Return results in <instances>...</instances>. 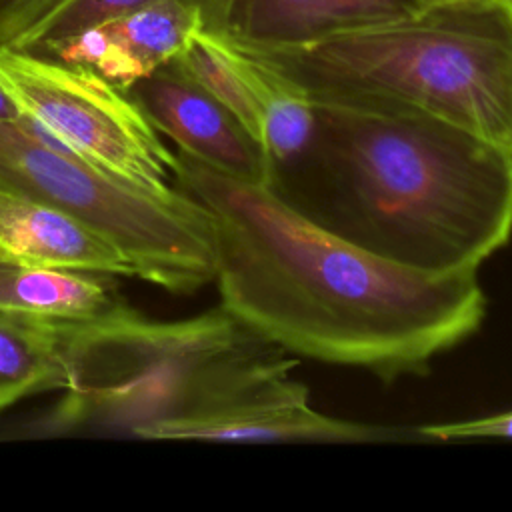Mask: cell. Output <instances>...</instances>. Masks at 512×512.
I'll use <instances>...</instances> for the list:
<instances>
[{
    "label": "cell",
    "mask_w": 512,
    "mask_h": 512,
    "mask_svg": "<svg viewBox=\"0 0 512 512\" xmlns=\"http://www.w3.org/2000/svg\"><path fill=\"white\" fill-rule=\"evenodd\" d=\"M174 184L212 216L220 306L286 354L396 382L424 376L484 322L478 270L442 274L386 260L270 186L180 150Z\"/></svg>",
    "instance_id": "cell-1"
},
{
    "label": "cell",
    "mask_w": 512,
    "mask_h": 512,
    "mask_svg": "<svg viewBox=\"0 0 512 512\" xmlns=\"http://www.w3.org/2000/svg\"><path fill=\"white\" fill-rule=\"evenodd\" d=\"M272 190L350 242L426 272L478 270L512 236V152L456 124L312 102Z\"/></svg>",
    "instance_id": "cell-2"
},
{
    "label": "cell",
    "mask_w": 512,
    "mask_h": 512,
    "mask_svg": "<svg viewBox=\"0 0 512 512\" xmlns=\"http://www.w3.org/2000/svg\"><path fill=\"white\" fill-rule=\"evenodd\" d=\"M242 52L310 102L430 116L512 152V0H434L318 44Z\"/></svg>",
    "instance_id": "cell-3"
},
{
    "label": "cell",
    "mask_w": 512,
    "mask_h": 512,
    "mask_svg": "<svg viewBox=\"0 0 512 512\" xmlns=\"http://www.w3.org/2000/svg\"><path fill=\"white\" fill-rule=\"evenodd\" d=\"M70 382L52 422L58 428L142 426L212 410L296 364L224 306L162 322L136 310L66 324Z\"/></svg>",
    "instance_id": "cell-4"
},
{
    "label": "cell",
    "mask_w": 512,
    "mask_h": 512,
    "mask_svg": "<svg viewBox=\"0 0 512 512\" xmlns=\"http://www.w3.org/2000/svg\"><path fill=\"white\" fill-rule=\"evenodd\" d=\"M18 118L0 122L2 188L68 212L116 246L140 280L174 294L214 282V222L196 198L176 184L146 186L54 148Z\"/></svg>",
    "instance_id": "cell-5"
},
{
    "label": "cell",
    "mask_w": 512,
    "mask_h": 512,
    "mask_svg": "<svg viewBox=\"0 0 512 512\" xmlns=\"http://www.w3.org/2000/svg\"><path fill=\"white\" fill-rule=\"evenodd\" d=\"M0 84L42 142L146 186L174 184V152L132 98L94 70L0 46Z\"/></svg>",
    "instance_id": "cell-6"
},
{
    "label": "cell",
    "mask_w": 512,
    "mask_h": 512,
    "mask_svg": "<svg viewBox=\"0 0 512 512\" xmlns=\"http://www.w3.org/2000/svg\"><path fill=\"white\" fill-rule=\"evenodd\" d=\"M308 388L290 372L200 414L156 420L136 436L248 444H420V428L384 426L328 416L310 404Z\"/></svg>",
    "instance_id": "cell-7"
},
{
    "label": "cell",
    "mask_w": 512,
    "mask_h": 512,
    "mask_svg": "<svg viewBox=\"0 0 512 512\" xmlns=\"http://www.w3.org/2000/svg\"><path fill=\"white\" fill-rule=\"evenodd\" d=\"M260 142L276 172L292 166L310 146L314 106L292 84L208 32H198L176 58Z\"/></svg>",
    "instance_id": "cell-8"
},
{
    "label": "cell",
    "mask_w": 512,
    "mask_h": 512,
    "mask_svg": "<svg viewBox=\"0 0 512 512\" xmlns=\"http://www.w3.org/2000/svg\"><path fill=\"white\" fill-rule=\"evenodd\" d=\"M126 94L150 126L186 156L220 174L272 186L274 166L260 142L176 62L140 78Z\"/></svg>",
    "instance_id": "cell-9"
},
{
    "label": "cell",
    "mask_w": 512,
    "mask_h": 512,
    "mask_svg": "<svg viewBox=\"0 0 512 512\" xmlns=\"http://www.w3.org/2000/svg\"><path fill=\"white\" fill-rule=\"evenodd\" d=\"M434 0H226L212 36L240 50H278L384 26Z\"/></svg>",
    "instance_id": "cell-10"
},
{
    "label": "cell",
    "mask_w": 512,
    "mask_h": 512,
    "mask_svg": "<svg viewBox=\"0 0 512 512\" xmlns=\"http://www.w3.org/2000/svg\"><path fill=\"white\" fill-rule=\"evenodd\" d=\"M0 258L42 270L134 276L128 258L68 212L0 186Z\"/></svg>",
    "instance_id": "cell-11"
},
{
    "label": "cell",
    "mask_w": 512,
    "mask_h": 512,
    "mask_svg": "<svg viewBox=\"0 0 512 512\" xmlns=\"http://www.w3.org/2000/svg\"><path fill=\"white\" fill-rule=\"evenodd\" d=\"M112 276L28 268L0 258V314L50 324H86L126 312Z\"/></svg>",
    "instance_id": "cell-12"
},
{
    "label": "cell",
    "mask_w": 512,
    "mask_h": 512,
    "mask_svg": "<svg viewBox=\"0 0 512 512\" xmlns=\"http://www.w3.org/2000/svg\"><path fill=\"white\" fill-rule=\"evenodd\" d=\"M64 326L0 314V412L28 396L68 388Z\"/></svg>",
    "instance_id": "cell-13"
},
{
    "label": "cell",
    "mask_w": 512,
    "mask_h": 512,
    "mask_svg": "<svg viewBox=\"0 0 512 512\" xmlns=\"http://www.w3.org/2000/svg\"><path fill=\"white\" fill-rule=\"evenodd\" d=\"M102 24L144 78L176 60L202 32L204 18L192 0H152Z\"/></svg>",
    "instance_id": "cell-14"
},
{
    "label": "cell",
    "mask_w": 512,
    "mask_h": 512,
    "mask_svg": "<svg viewBox=\"0 0 512 512\" xmlns=\"http://www.w3.org/2000/svg\"><path fill=\"white\" fill-rule=\"evenodd\" d=\"M152 0H62L54 10L42 16L34 26H30L20 38L10 46L38 56H48L58 44L76 32L114 20L138 6ZM200 6L204 28L202 32H212L224 10L226 0H192Z\"/></svg>",
    "instance_id": "cell-15"
},
{
    "label": "cell",
    "mask_w": 512,
    "mask_h": 512,
    "mask_svg": "<svg viewBox=\"0 0 512 512\" xmlns=\"http://www.w3.org/2000/svg\"><path fill=\"white\" fill-rule=\"evenodd\" d=\"M424 436L432 442H450V440H478V438H512V410L482 416L462 422H444V424H424L418 426Z\"/></svg>",
    "instance_id": "cell-16"
},
{
    "label": "cell",
    "mask_w": 512,
    "mask_h": 512,
    "mask_svg": "<svg viewBox=\"0 0 512 512\" xmlns=\"http://www.w3.org/2000/svg\"><path fill=\"white\" fill-rule=\"evenodd\" d=\"M62 0H0V46H10Z\"/></svg>",
    "instance_id": "cell-17"
},
{
    "label": "cell",
    "mask_w": 512,
    "mask_h": 512,
    "mask_svg": "<svg viewBox=\"0 0 512 512\" xmlns=\"http://www.w3.org/2000/svg\"><path fill=\"white\" fill-rule=\"evenodd\" d=\"M20 114H22L20 108L16 106V102L10 98V94L0 84V122L16 120Z\"/></svg>",
    "instance_id": "cell-18"
}]
</instances>
